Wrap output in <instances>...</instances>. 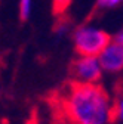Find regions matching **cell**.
Returning a JSON list of instances; mask_svg holds the SVG:
<instances>
[{
	"mask_svg": "<svg viewBox=\"0 0 123 124\" xmlns=\"http://www.w3.org/2000/svg\"><path fill=\"white\" fill-rule=\"evenodd\" d=\"M67 124H108L113 121V101L97 84L71 83L59 99Z\"/></svg>",
	"mask_w": 123,
	"mask_h": 124,
	"instance_id": "6da1fadb",
	"label": "cell"
},
{
	"mask_svg": "<svg viewBox=\"0 0 123 124\" xmlns=\"http://www.w3.org/2000/svg\"><path fill=\"white\" fill-rule=\"evenodd\" d=\"M110 40L111 36L94 24H83L73 31L74 49L80 56H98Z\"/></svg>",
	"mask_w": 123,
	"mask_h": 124,
	"instance_id": "7a4b0ae2",
	"label": "cell"
},
{
	"mask_svg": "<svg viewBox=\"0 0 123 124\" xmlns=\"http://www.w3.org/2000/svg\"><path fill=\"white\" fill-rule=\"evenodd\" d=\"M102 68L98 56H77L71 64L73 83L80 84H97L101 80Z\"/></svg>",
	"mask_w": 123,
	"mask_h": 124,
	"instance_id": "3957f363",
	"label": "cell"
},
{
	"mask_svg": "<svg viewBox=\"0 0 123 124\" xmlns=\"http://www.w3.org/2000/svg\"><path fill=\"white\" fill-rule=\"evenodd\" d=\"M98 61L104 72L116 74L123 71V46L110 40V43L98 55Z\"/></svg>",
	"mask_w": 123,
	"mask_h": 124,
	"instance_id": "277c9868",
	"label": "cell"
},
{
	"mask_svg": "<svg viewBox=\"0 0 123 124\" xmlns=\"http://www.w3.org/2000/svg\"><path fill=\"white\" fill-rule=\"evenodd\" d=\"M113 121L123 123V93L113 101Z\"/></svg>",
	"mask_w": 123,
	"mask_h": 124,
	"instance_id": "5b68a950",
	"label": "cell"
},
{
	"mask_svg": "<svg viewBox=\"0 0 123 124\" xmlns=\"http://www.w3.org/2000/svg\"><path fill=\"white\" fill-rule=\"evenodd\" d=\"M33 0H19V18L21 21H27L31 16Z\"/></svg>",
	"mask_w": 123,
	"mask_h": 124,
	"instance_id": "8992f818",
	"label": "cell"
},
{
	"mask_svg": "<svg viewBox=\"0 0 123 124\" xmlns=\"http://www.w3.org/2000/svg\"><path fill=\"white\" fill-rule=\"evenodd\" d=\"M71 30V25H70V22L67 21V19H59L58 22H56V25L53 27V33L56 34V36H59V37H64L65 34H68V31Z\"/></svg>",
	"mask_w": 123,
	"mask_h": 124,
	"instance_id": "52a82bcc",
	"label": "cell"
},
{
	"mask_svg": "<svg viewBox=\"0 0 123 124\" xmlns=\"http://www.w3.org/2000/svg\"><path fill=\"white\" fill-rule=\"evenodd\" d=\"M71 3V0H52V6H53V13L55 15H64L65 10L68 9Z\"/></svg>",
	"mask_w": 123,
	"mask_h": 124,
	"instance_id": "ba28073f",
	"label": "cell"
},
{
	"mask_svg": "<svg viewBox=\"0 0 123 124\" xmlns=\"http://www.w3.org/2000/svg\"><path fill=\"white\" fill-rule=\"evenodd\" d=\"M123 0H97V9L98 10H108L113 8H117Z\"/></svg>",
	"mask_w": 123,
	"mask_h": 124,
	"instance_id": "9c48e42d",
	"label": "cell"
},
{
	"mask_svg": "<svg viewBox=\"0 0 123 124\" xmlns=\"http://www.w3.org/2000/svg\"><path fill=\"white\" fill-rule=\"evenodd\" d=\"M111 41H114V43H117V44L123 46V28H120L117 33L111 37Z\"/></svg>",
	"mask_w": 123,
	"mask_h": 124,
	"instance_id": "30bf717a",
	"label": "cell"
},
{
	"mask_svg": "<svg viewBox=\"0 0 123 124\" xmlns=\"http://www.w3.org/2000/svg\"><path fill=\"white\" fill-rule=\"evenodd\" d=\"M27 124H37V123H36V121H28Z\"/></svg>",
	"mask_w": 123,
	"mask_h": 124,
	"instance_id": "8fae6325",
	"label": "cell"
}]
</instances>
